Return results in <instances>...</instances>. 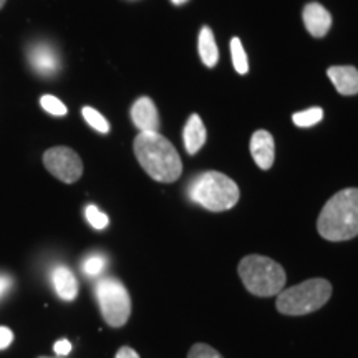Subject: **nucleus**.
<instances>
[{"mask_svg":"<svg viewBox=\"0 0 358 358\" xmlns=\"http://www.w3.org/2000/svg\"><path fill=\"white\" fill-rule=\"evenodd\" d=\"M185 148L189 155H196L206 143V127L199 115H191L182 131Z\"/></svg>","mask_w":358,"mask_h":358,"instance_id":"13","label":"nucleus"},{"mask_svg":"<svg viewBox=\"0 0 358 358\" xmlns=\"http://www.w3.org/2000/svg\"><path fill=\"white\" fill-rule=\"evenodd\" d=\"M198 50L199 57L203 60V64L209 69H213L214 65L217 64L219 60V50L216 40H214L213 30L209 27H203L199 32V40H198Z\"/></svg>","mask_w":358,"mask_h":358,"instance_id":"14","label":"nucleus"},{"mask_svg":"<svg viewBox=\"0 0 358 358\" xmlns=\"http://www.w3.org/2000/svg\"><path fill=\"white\" fill-rule=\"evenodd\" d=\"M250 155L256 164L264 171L272 168L275 159V143L272 134L266 129H259L250 138Z\"/></svg>","mask_w":358,"mask_h":358,"instance_id":"9","label":"nucleus"},{"mask_svg":"<svg viewBox=\"0 0 358 358\" xmlns=\"http://www.w3.org/2000/svg\"><path fill=\"white\" fill-rule=\"evenodd\" d=\"M96 301L100 303V310L103 319L110 327H123L131 315V299L124 285L120 280L101 279L95 285Z\"/></svg>","mask_w":358,"mask_h":358,"instance_id":"6","label":"nucleus"},{"mask_svg":"<svg viewBox=\"0 0 358 358\" xmlns=\"http://www.w3.org/2000/svg\"><path fill=\"white\" fill-rule=\"evenodd\" d=\"M53 348H55L57 355H69V353L71 352V343L69 342V340H58Z\"/></svg>","mask_w":358,"mask_h":358,"instance_id":"24","label":"nucleus"},{"mask_svg":"<svg viewBox=\"0 0 358 358\" xmlns=\"http://www.w3.org/2000/svg\"><path fill=\"white\" fill-rule=\"evenodd\" d=\"M322 118H324V110L313 106V108H308L306 111H299V113H294L292 122L301 128H308V127H313V124L320 123Z\"/></svg>","mask_w":358,"mask_h":358,"instance_id":"17","label":"nucleus"},{"mask_svg":"<svg viewBox=\"0 0 358 358\" xmlns=\"http://www.w3.org/2000/svg\"><path fill=\"white\" fill-rule=\"evenodd\" d=\"M82 115H83L85 122H87L93 129H96L98 133L105 134L110 131V123L106 122V118L100 113V111L92 108V106H85V108L82 110Z\"/></svg>","mask_w":358,"mask_h":358,"instance_id":"18","label":"nucleus"},{"mask_svg":"<svg viewBox=\"0 0 358 358\" xmlns=\"http://www.w3.org/2000/svg\"><path fill=\"white\" fill-rule=\"evenodd\" d=\"M187 196L192 203L203 206L213 213L232 209L239 201V187L229 176L219 171L198 174L187 187Z\"/></svg>","mask_w":358,"mask_h":358,"instance_id":"3","label":"nucleus"},{"mask_svg":"<svg viewBox=\"0 0 358 358\" xmlns=\"http://www.w3.org/2000/svg\"><path fill=\"white\" fill-rule=\"evenodd\" d=\"M30 58H32V64L35 69L43 75L55 73L58 70V65H60L58 64V57L55 50H52L47 45H38L37 48H34Z\"/></svg>","mask_w":358,"mask_h":358,"instance_id":"15","label":"nucleus"},{"mask_svg":"<svg viewBox=\"0 0 358 358\" xmlns=\"http://www.w3.org/2000/svg\"><path fill=\"white\" fill-rule=\"evenodd\" d=\"M115 358H140V355H138L136 352L133 350V348L129 347H122L118 350V353H116Z\"/></svg>","mask_w":358,"mask_h":358,"instance_id":"25","label":"nucleus"},{"mask_svg":"<svg viewBox=\"0 0 358 358\" xmlns=\"http://www.w3.org/2000/svg\"><path fill=\"white\" fill-rule=\"evenodd\" d=\"M239 275L245 289L257 297H272L284 290L285 271L279 262L257 256H245L239 262Z\"/></svg>","mask_w":358,"mask_h":358,"instance_id":"4","label":"nucleus"},{"mask_svg":"<svg viewBox=\"0 0 358 358\" xmlns=\"http://www.w3.org/2000/svg\"><path fill=\"white\" fill-rule=\"evenodd\" d=\"M332 284L325 279H308L277 294V310L284 315L301 317L319 310L329 302Z\"/></svg>","mask_w":358,"mask_h":358,"instance_id":"5","label":"nucleus"},{"mask_svg":"<svg viewBox=\"0 0 358 358\" xmlns=\"http://www.w3.org/2000/svg\"><path fill=\"white\" fill-rule=\"evenodd\" d=\"M231 55H232V65H234L237 73H241V75L248 73L249 71L248 55H245L243 42H241L237 37L231 40Z\"/></svg>","mask_w":358,"mask_h":358,"instance_id":"16","label":"nucleus"},{"mask_svg":"<svg viewBox=\"0 0 358 358\" xmlns=\"http://www.w3.org/2000/svg\"><path fill=\"white\" fill-rule=\"evenodd\" d=\"M40 105H42V108L45 111H48V113L53 116H65L66 113H69V110H66L64 101L58 100L57 96L43 95L42 98H40Z\"/></svg>","mask_w":358,"mask_h":358,"instance_id":"19","label":"nucleus"},{"mask_svg":"<svg viewBox=\"0 0 358 358\" xmlns=\"http://www.w3.org/2000/svg\"><path fill=\"white\" fill-rule=\"evenodd\" d=\"M303 24L308 34H312L315 38H322L329 34L332 27V15L324 6L312 2L303 8Z\"/></svg>","mask_w":358,"mask_h":358,"instance_id":"10","label":"nucleus"},{"mask_svg":"<svg viewBox=\"0 0 358 358\" xmlns=\"http://www.w3.org/2000/svg\"><path fill=\"white\" fill-rule=\"evenodd\" d=\"M317 231L327 241L340 243L358 236V189L348 187L332 196L322 209Z\"/></svg>","mask_w":358,"mask_h":358,"instance_id":"2","label":"nucleus"},{"mask_svg":"<svg viewBox=\"0 0 358 358\" xmlns=\"http://www.w3.org/2000/svg\"><path fill=\"white\" fill-rule=\"evenodd\" d=\"M85 216H87V221L92 224L95 229H105L110 222L108 216H106L105 213H101L100 209L93 204L87 206V209H85Z\"/></svg>","mask_w":358,"mask_h":358,"instance_id":"20","label":"nucleus"},{"mask_svg":"<svg viewBox=\"0 0 358 358\" xmlns=\"http://www.w3.org/2000/svg\"><path fill=\"white\" fill-rule=\"evenodd\" d=\"M12 285V280L7 279V277H0V295H3L7 292L8 289H10Z\"/></svg>","mask_w":358,"mask_h":358,"instance_id":"26","label":"nucleus"},{"mask_svg":"<svg viewBox=\"0 0 358 358\" xmlns=\"http://www.w3.org/2000/svg\"><path fill=\"white\" fill-rule=\"evenodd\" d=\"M6 2H7V0H0V10H2L3 6H6Z\"/></svg>","mask_w":358,"mask_h":358,"instance_id":"28","label":"nucleus"},{"mask_svg":"<svg viewBox=\"0 0 358 358\" xmlns=\"http://www.w3.org/2000/svg\"><path fill=\"white\" fill-rule=\"evenodd\" d=\"M53 287L57 290V295L64 301H73L78 295V282L75 279L73 272L64 266H58L52 272Z\"/></svg>","mask_w":358,"mask_h":358,"instance_id":"12","label":"nucleus"},{"mask_svg":"<svg viewBox=\"0 0 358 358\" xmlns=\"http://www.w3.org/2000/svg\"><path fill=\"white\" fill-rule=\"evenodd\" d=\"M43 164L52 176L66 185L77 182L83 174L82 158L71 148L66 146H55L45 151Z\"/></svg>","mask_w":358,"mask_h":358,"instance_id":"7","label":"nucleus"},{"mask_svg":"<svg viewBox=\"0 0 358 358\" xmlns=\"http://www.w3.org/2000/svg\"><path fill=\"white\" fill-rule=\"evenodd\" d=\"M187 358H222V355L206 343H196L187 353Z\"/></svg>","mask_w":358,"mask_h":358,"instance_id":"22","label":"nucleus"},{"mask_svg":"<svg viewBox=\"0 0 358 358\" xmlns=\"http://www.w3.org/2000/svg\"><path fill=\"white\" fill-rule=\"evenodd\" d=\"M105 257L103 256H98V254H93V256L87 257L83 261V272L90 277H96L101 274V271L105 268Z\"/></svg>","mask_w":358,"mask_h":358,"instance_id":"21","label":"nucleus"},{"mask_svg":"<svg viewBox=\"0 0 358 358\" xmlns=\"http://www.w3.org/2000/svg\"><path fill=\"white\" fill-rule=\"evenodd\" d=\"M131 120L134 127L140 129V131H159V113L151 98L141 96L133 103Z\"/></svg>","mask_w":358,"mask_h":358,"instance_id":"8","label":"nucleus"},{"mask_svg":"<svg viewBox=\"0 0 358 358\" xmlns=\"http://www.w3.org/2000/svg\"><path fill=\"white\" fill-rule=\"evenodd\" d=\"M174 6H182V3H186L187 0H171Z\"/></svg>","mask_w":358,"mask_h":358,"instance_id":"27","label":"nucleus"},{"mask_svg":"<svg viewBox=\"0 0 358 358\" xmlns=\"http://www.w3.org/2000/svg\"><path fill=\"white\" fill-rule=\"evenodd\" d=\"M134 155L148 176L158 182H174L182 173V163L176 148L163 134L141 131L134 138Z\"/></svg>","mask_w":358,"mask_h":358,"instance_id":"1","label":"nucleus"},{"mask_svg":"<svg viewBox=\"0 0 358 358\" xmlns=\"http://www.w3.org/2000/svg\"><path fill=\"white\" fill-rule=\"evenodd\" d=\"M13 342V332L7 327H0V350L7 348Z\"/></svg>","mask_w":358,"mask_h":358,"instance_id":"23","label":"nucleus"},{"mask_svg":"<svg viewBox=\"0 0 358 358\" xmlns=\"http://www.w3.org/2000/svg\"><path fill=\"white\" fill-rule=\"evenodd\" d=\"M327 75L340 95L350 96L358 93V70L355 66H332L327 71Z\"/></svg>","mask_w":358,"mask_h":358,"instance_id":"11","label":"nucleus"}]
</instances>
